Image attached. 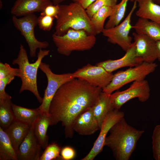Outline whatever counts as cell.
Instances as JSON below:
<instances>
[{
	"mask_svg": "<svg viewBox=\"0 0 160 160\" xmlns=\"http://www.w3.org/2000/svg\"><path fill=\"white\" fill-rule=\"evenodd\" d=\"M102 89L83 79L75 78L63 84L50 103L49 114L50 126L61 122L66 138H72L73 122L81 112L93 106Z\"/></svg>",
	"mask_w": 160,
	"mask_h": 160,
	"instance_id": "cell-1",
	"label": "cell"
},
{
	"mask_svg": "<svg viewBox=\"0 0 160 160\" xmlns=\"http://www.w3.org/2000/svg\"><path fill=\"white\" fill-rule=\"evenodd\" d=\"M145 132L129 125L124 117L111 128L104 145L110 148L116 160H128L135 150L137 143Z\"/></svg>",
	"mask_w": 160,
	"mask_h": 160,
	"instance_id": "cell-2",
	"label": "cell"
},
{
	"mask_svg": "<svg viewBox=\"0 0 160 160\" xmlns=\"http://www.w3.org/2000/svg\"><path fill=\"white\" fill-rule=\"evenodd\" d=\"M60 11L55 26V34L62 36L71 29L83 30L88 34H97L86 9L78 3L60 4Z\"/></svg>",
	"mask_w": 160,
	"mask_h": 160,
	"instance_id": "cell-3",
	"label": "cell"
},
{
	"mask_svg": "<svg viewBox=\"0 0 160 160\" xmlns=\"http://www.w3.org/2000/svg\"><path fill=\"white\" fill-rule=\"evenodd\" d=\"M49 52V50L40 49L37 54L36 60L33 63H30L26 51L21 44L17 57L13 60L12 63L13 65L17 64L20 70L19 77L21 80L22 84L19 93L25 90L30 91L40 103L42 102L43 98L41 97L38 90L37 71L42 60L48 55Z\"/></svg>",
	"mask_w": 160,
	"mask_h": 160,
	"instance_id": "cell-4",
	"label": "cell"
},
{
	"mask_svg": "<svg viewBox=\"0 0 160 160\" xmlns=\"http://www.w3.org/2000/svg\"><path fill=\"white\" fill-rule=\"evenodd\" d=\"M52 40L60 54L68 56L74 51L90 50L96 42L95 36L88 34L83 30L71 29L65 34L52 35Z\"/></svg>",
	"mask_w": 160,
	"mask_h": 160,
	"instance_id": "cell-5",
	"label": "cell"
},
{
	"mask_svg": "<svg viewBox=\"0 0 160 160\" xmlns=\"http://www.w3.org/2000/svg\"><path fill=\"white\" fill-rule=\"evenodd\" d=\"M157 66L155 63L143 62L125 71H118L113 74L111 82L102 89V91L110 95L128 83L145 79L147 75L155 71Z\"/></svg>",
	"mask_w": 160,
	"mask_h": 160,
	"instance_id": "cell-6",
	"label": "cell"
},
{
	"mask_svg": "<svg viewBox=\"0 0 160 160\" xmlns=\"http://www.w3.org/2000/svg\"><path fill=\"white\" fill-rule=\"evenodd\" d=\"M39 68L45 74L47 85L44 90L42 102L37 108L40 113L49 114L50 103L58 89L63 84L75 78L73 76V73L55 74L52 72L49 64L42 62Z\"/></svg>",
	"mask_w": 160,
	"mask_h": 160,
	"instance_id": "cell-7",
	"label": "cell"
},
{
	"mask_svg": "<svg viewBox=\"0 0 160 160\" xmlns=\"http://www.w3.org/2000/svg\"><path fill=\"white\" fill-rule=\"evenodd\" d=\"M17 17L14 15L12 17V20L14 25L20 32L25 39L29 47L30 57H35L37 49L46 48L49 45L47 41H40L36 38L34 30L37 25L38 17L34 14L21 18Z\"/></svg>",
	"mask_w": 160,
	"mask_h": 160,
	"instance_id": "cell-8",
	"label": "cell"
},
{
	"mask_svg": "<svg viewBox=\"0 0 160 160\" xmlns=\"http://www.w3.org/2000/svg\"><path fill=\"white\" fill-rule=\"evenodd\" d=\"M150 92L147 80L144 79L134 81L128 89L111 94V101L113 109L119 110L125 103L135 98H137L140 102H145L150 97Z\"/></svg>",
	"mask_w": 160,
	"mask_h": 160,
	"instance_id": "cell-9",
	"label": "cell"
},
{
	"mask_svg": "<svg viewBox=\"0 0 160 160\" xmlns=\"http://www.w3.org/2000/svg\"><path fill=\"white\" fill-rule=\"evenodd\" d=\"M133 7L124 20L117 25L108 29L105 28L103 35L108 38V42L119 46L126 52L132 43L129 33L132 28L131 24L132 15L137 7L136 0L134 2Z\"/></svg>",
	"mask_w": 160,
	"mask_h": 160,
	"instance_id": "cell-10",
	"label": "cell"
},
{
	"mask_svg": "<svg viewBox=\"0 0 160 160\" xmlns=\"http://www.w3.org/2000/svg\"><path fill=\"white\" fill-rule=\"evenodd\" d=\"M75 78L84 80L91 85L102 89L111 82L113 76L102 67L89 64L78 69L73 73Z\"/></svg>",
	"mask_w": 160,
	"mask_h": 160,
	"instance_id": "cell-11",
	"label": "cell"
},
{
	"mask_svg": "<svg viewBox=\"0 0 160 160\" xmlns=\"http://www.w3.org/2000/svg\"><path fill=\"white\" fill-rule=\"evenodd\" d=\"M124 116L123 112L116 109L111 111L108 114L102 123L100 134L92 148L81 160H93L103 151L108 133L111 127Z\"/></svg>",
	"mask_w": 160,
	"mask_h": 160,
	"instance_id": "cell-12",
	"label": "cell"
},
{
	"mask_svg": "<svg viewBox=\"0 0 160 160\" xmlns=\"http://www.w3.org/2000/svg\"><path fill=\"white\" fill-rule=\"evenodd\" d=\"M136 56L143 62L152 63L158 58L156 41L148 36L132 33Z\"/></svg>",
	"mask_w": 160,
	"mask_h": 160,
	"instance_id": "cell-13",
	"label": "cell"
},
{
	"mask_svg": "<svg viewBox=\"0 0 160 160\" xmlns=\"http://www.w3.org/2000/svg\"><path fill=\"white\" fill-rule=\"evenodd\" d=\"M41 146L30 127L17 151L18 160H39Z\"/></svg>",
	"mask_w": 160,
	"mask_h": 160,
	"instance_id": "cell-14",
	"label": "cell"
},
{
	"mask_svg": "<svg viewBox=\"0 0 160 160\" xmlns=\"http://www.w3.org/2000/svg\"><path fill=\"white\" fill-rule=\"evenodd\" d=\"M143 62L136 56L135 43L134 42L121 58L116 60H108L101 61L96 63L95 65L102 67L108 72L112 73L120 68L135 66Z\"/></svg>",
	"mask_w": 160,
	"mask_h": 160,
	"instance_id": "cell-15",
	"label": "cell"
},
{
	"mask_svg": "<svg viewBox=\"0 0 160 160\" xmlns=\"http://www.w3.org/2000/svg\"><path fill=\"white\" fill-rule=\"evenodd\" d=\"M73 131L83 135H90L100 130L99 124L95 117L92 107L80 113L73 121Z\"/></svg>",
	"mask_w": 160,
	"mask_h": 160,
	"instance_id": "cell-16",
	"label": "cell"
},
{
	"mask_svg": "<svg viewBox=\"0 0 160 160\" xmlns=\"http://www.w3.org/2000/svg\"><path fill=\"white\" fill-rule=\"evenodd\" d=\"M53 4L51 0H16L10 13L17 17L24 16L41 12L46 6Z\"/></svg>",
	"mask_w": 160,
	"mask_h": 160,
	"instance_id": "cell-17",
	"label": "cell"
},
{
	"mask_svg": "<svg viewBox=\"0 0 160 160\" xmlns=\"http://www.w3.org/2000/svg\"><path fill=\"white\" fill-rule=\"evenodd\" d=\"M138 9L136 15L140 18L148 19L160 25V5L151 0H136Z\"/></svg>",
	"mask_w": 160,
	"mask_h": 160,
	"instance_id": "cell-18",
	"label": "cell"
},
{
	"mask_svg": "<svg viewBox=\"0 0 160 160\" xmlns=\"http://www.w3.org/2000/svg\"><path fill=\"white\" fill-rule=\"evenodd\" d=\"M30 127L28 125L15 120L7 127L4 129L16 152L27 135Z\"/></svg>",
	"mask_w": 160,
	"mask_h": 160,
	"instance_id": "cell-19",
	"label": "cell"
},
{
	"mask_svg": "<svg viewBox=\"0 0 160 160\" xmlns=\"http://www.w3.org/2000/svg\"><path fill=\"white\" fill-rule=\"evenodd\" d=\"M50 124V118L49 114L40 113L31 127L42 148L44 149L48 145L49 137L47 133Z\"/></svg>",
	"mask_w": 160,
	"mask_h": 160,
	"instance_id": "cell-20",
	"label": "cell"
},
{
	"mask_svg": "<svg viewBox=\"0 0 160 160\" xmlns=\"http://www.w3.org/2000/svg\"><path fill=\"white\" fill-rule=\"evenodd\" d=\"M110 95L102 91L92 107L93 114L100 128L103 120L108 114L114 109L111 101Z\"/></svg>",
	"mask_w": 160,
	"mask_h": 160,
	"instance_id": "cell-21",
	"label": "cell"
},
{
	"mask_svg": "<svg viewBox=\"0 0 160 160\" xmlns=\"http://www.w3.org/2000/svg\"><path fill=\"white\" fill-rule=\"evenodd\" d=\"M132 28L137 33L146 35L156 41L160 40V25L154 22L139 17Z\"/></svg>",
	"mask_w": 160,
	"mask_h": 160,
	"instance_id": "cell-22",
	"label": "cell"
},
{
	"mask_svg": "<svg viewBox=\"0 0 160 160\" xmlns=\"http://www.w3.org/2000/svg\"><path fill=\"white\" fill-rule=\"evenodd\" d=\"M12 106L15 119L31 127L40 113L38 108H28L12 103Z\"/></svg>",
	"mask_w": 160,
	"mask_h": 160,
	"instance_id": "cell-23",
	"label": "cell"
},
{
	"mask_svg": "<svg viewBox=\"0 0 160 160\" xmlns=\"http://www.w3.org/2000/svg\"><path fill=\"white\" fill-rule=\"evenodd\" d=\"M11 99L9 95L0 99V127L3 129L7 127L15 120Z\"/></svg>",
	"mask_w": 160,
	"mask_h": 160,
	"instance_id": "cell-24",
	"label": "cell"
},
{
	"mask_svg": "<svg viewBox=\"0 0 160 160\" xmlns=\"http://www.w3.org/2000/svg\"><path fill=\"white\" fill-rule=\"evenodd\" d=\"M0 160H18L16 151L7 135L0 127Z\"/></svg>",
	"mask_w": 160,
	"mask_h": 160,
	"instance_id": "cell-25",
	"label": "cell"
},
{
	"mask_svg": "<svg viewBox=\"0 0 160 160\" xmlns=\"http://www.w3.org/2000/svg\"><path fill=\"white\" fill-rule=\"evenodd\" d=\"M114 7L105 6L96 12L90 18L97 34L103 32L105 29L104 23L107 18L112 14Z\"/></svg>",
	"mask_w": 160,
	"mask_h": 160,
	"instance_id": "cell-26",
	"label": "cell"
},
{
	"mask_svg": "<svg viewBox=\"0 0 160 160\" xmlns=\"http://www.w3.org/2000/svg\"><path fill=\"white\" fill-rule=\"evenodd\" d=\"M136 0H121L120 3L114 6L112 15L109 17L105 26V28L113 27L119 24L124 17L128 2H134Z\"/></svg>",
	"mask_w": 160,
	"mask_h": 160,
	"instance_id": "cell-27",
	"label": "cell"
},
{
	"mask_svg": "<svg viewBox=\"0 0 160 160\" xmlns=\"http://www.w3.org/2000/svg\"><path fill=\"white\" fill-rule=\"evenodd\" d=\"M60 147L55 143L48 144L41 156L39 160H61Z\"/></svg>",
	"mask_w": 160,
	"mask_h": 160,
	"instance_id": "cell-28",
	"label": "cell"
},
{
	"mask_svg": "<svg viewBox=\"0 0 160 160\" xmlns=\"http://www.w3.org/2000/svg\"><path fill=\"white\" fill-rule=\"evenodd\" d=\"M117 0H96L86 9V12L91 18L99 9L105 6L114 7L117 4Z\"/></svg>",
	"mask_w": 160,
	"mask_h": 160,
	"instance_id": "cell-29",
	"label": "cell"
},
{
	"mask_svg": "<svg viewBox=\"0 0 160 160\" xmlns=\"http://www.w3.org/2000/svg\"><path fill=\"white\" fill-rule=\"evenodd\" d=\"M152 140L153 157L156 160H160V124L154 127Z\"/></svg>",
	"mask_w": 160,
	"mask_h": 160,
	"instance_id": "cell-30",
	"label": "cell"
},
{
	"mask_svg": "<svg viewBox=\"0 0 160 160\" xmlns=\"http://www.w3.org/2000/svg\"><path fill=\"white\" fill-rule=\"evenodd\" d=\"M55 18L46 15H41L38 17L37 25L39 28L44 31H50L53 24Z\"/></svg>",
	"mask_w": 160,
	"mask_h": 160,
	"instance_id": "cell-31",
	"label": "cell"
},
{
	"mask_svg": "<svg viewBox=\"0 0 160 160\" xmlns=\"http://www.w3.org/2000/svg\"><path fill=\"white\" fill-rule=\"evenodd\" d=\"M19 68H12L7 63H0V79L11 75L19 77Z\"/></svg>",
	"mask_w": 160,
	"mask_h": 160,
	"instance_id": "cell-32",
	"label": "cell"
},
{
	"mask_svg": "<svg viewBox=\"0 0 160 160\" xmlns=\"http://www.w3.org/2000/svg\"><path fill=\"white\" fill-rule=\"evenodd\" d=\"M60 4L54 5L53 4L46 6L41 12L40 15L49 16L57 18L60 11Z\"/></svg>",
	"mask_w": 160,
	"mask_h": 160,
	"instance_id": "cell-33",
	"label": "cell"
},
{
	"mask_svg": "<svg viewBox=\"0 0 160 160\" xmlns=\"http://www.w3.org/2000/svg\"><path fill=\"white\" fill-rule=\"evenodd\" d=\"M15 76L14 75H11L0 79V99L4 98L9 95L5 92V88L7 85L14 80Z\"/></svg>",
	"mask_w": 160,
	"mask_h": 160,
	"instance_id": "cell-34",
	"label": "cell"
},
{
	"mask_svg": "<svg viewBox=\"0 0 160 160\" xmlns=\"http://www.w3.org/2000/svg\"><path fill=\"white\" fill-rule=\"evenodd\" d=\"M61 160H71L73 159L76 155V152L72 148L66 146L61 149Z\"/></svg>",
	"mask_w": 160,
	"mask_h": 160,
	"instance_id": "cell-35",
	"label": "cell"
},
{
	"mask_svg": "<svg viewBox=\"0 0 160 160\" xmlns=\"http://www.w3.org/2000/svg\"><path fill=\"white\" fill-rule=\"evenodd\" d=\"M73 2H76L81 5L86 9L90 5L96 0H72Z\"/></svg>",
	"mask_w": 160,
	"mask_h": 160,
	"instance_id": "cell-36",
	"label": "cell"
},
{
	"mask_svg": "<svg viewBox=\"0 0 160 160\" xmlns=\"http://www.w3.org/2000/svg\"><path fill=\"white\" fill-rule=\"evenodd\" d=\"M157 50L158 60L160 61V40L156 41Z\"/></svg>",
	"mask_w": 160,
	"mask_h": 160,
	"instance_id": "cell-37",
	"label": "cell"
},
{
	"mask_svg": "<svg viewBox=\"0 0 160 160\" xmlns=\"http://www.w3.org/2000/svg\"><path fill=\"white\" fill-rule=\"evenodd\" d=\"M65 0H51L53 4L55 5L59 4L61 3Z\"/></svg>",
	"mask_w": 160,
	"mask_h": 160,
	"instance_id": "cell-38",
	"label": "cell"
},
{
	"mask_svg": "<svg viewBox=\"0 0 160 160\" xmlns=\"http://www.w3.org/2000/svg\"><path fill=\"white\" fill-rule=\"evenodd\" d=\"M154 3L159 4H160V0H151Z\"/></svg>",
	"mask_w": 160,
	"mask_h": 160,
	"instance_id": "cell-39",
	"label": "cell"
}]
</instances>
